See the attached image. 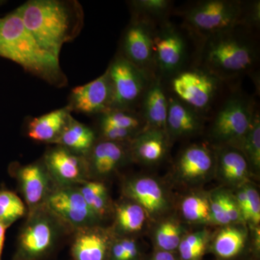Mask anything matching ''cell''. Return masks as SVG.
I'll return each instance as SVG.
<instances>
[{
    "label": "cell",
    "mask_w": 260,
    "mask_h": 260,
    "mask_svg": "<svg viewBox=\"0 0 260 260\" xmlns=\"http://www.w3.org/2000/svg\"><path fill=\"white\" fill-rule=\"evenodd\" d=\"M16 10L41 47L58 58L65 43L77 37L83 22L76 2L31 0Z\"/></svg>",
    "instance_id": "obj_1"
},
{
    "label": "cell",
    "mask_w": 260,
    "mask_h": 260,
    "mask_svg": "<svg viewBox=\"0 0 260 260\" xmlns=\"http://www.w3.org/2000/svg\"><path fill=\"white\" fill-rule=\"evenodd\" d=\"M0 56L52 85H66L59 58L41 47L15 10L0 18Z\"/></svg>",
    "instance_id": "obj_2"
},
{
    "label": "cell",
    "mask_w": 260,
    "mask_h": 260,
    "mask_svg": "<svg viewBox=\"0 0 260 260\" xmlns=\"http://www.w3.org/2000/svg\"><path fill=\"white\" fill-rule=\"evenodd\" d=\"M241 27L204 39L201 50L203 69L223 80L250 71L257 62V46Z\"/></svg>",
    "instance_id": "obj_3"
},
{
    "label": "cell",
    "mask_w": 260,
    "mask_h": 260,
    "mask_svg": "<svg viewBox=\"0 0 260 260\" xmlns=\"http://www.w3.org/2000/svg\"><path fill=\"white\" fill-rule=\"evenodd\" d=\"M66 224L46 204L30 211L12 260H47L55 254Z\"/></svg>",
    "instance_id": "obj_4"
},
{
    "label": "cell",
    "mask_w": 260,
    "mask_h": 260,
    "mask_svg": "<svg viewBox=\"0 0 260 260\" xmlns=\"http://www.w3.org/2000/svg\"><path fill=\"white\" fill-rule=\"evenodd\" d=\"M247 8L248 4L236 0L198 2L184 12V25L204 39L236 27H246Z\"/></svg>",
    "instance_id": "obj_5"
},
{
    "label": "cell",
    "mask_w": 260,
    "mask_h": 260,
    "mask_svg": "<svg viewBox=\"0 0 260 260\" xmlns=\"http://www.w3.org/2000/svg\"><path fill=\"white\" fill-rule=\"evenodd\" d=\"M256 113L250 98L237 94L228 99L210 127V138L215 146H231L239 150Z\"/></svg>",
    "instance_id": "obj_6"
},
{
    "label": "cell",
    "mask_w": 260,
    "mask_h": 260,
    "mask_svg": "<svg viewBox=\"0 0 260 260\" xmlns=\"http://www.w3.org/2000/svg\"><path fill=\"white\" fill-rule=\"evenodd\" d=\"M112 84V109L131 111L140 104L153 75L119 56L107 69Z\"/></svg>",
    "instance_id": "obj_7"
},
{
    "label": "cell",
    "mask_w": 260,
    "mask_h": 260,
    "mask_svg": "<svg viewBox=\"0 0 260 260\" xmlns=\"http://www.w3.org/2000/svg\"><path fill=\"white\" fill-rule=\"evenodd\" d=\"M172 78L175 97L200 114L213 104L222 82L203 68L182 70Z\"/></svg>",
    "instance_id": "obj_8"
},
{
    "label": "cell",
    "mask_w": 260,
    "mask_h": 260,
    "mask_svg": "<svg viewBox=\"0 0 260 260\" xmlns=\"http://www.w3.org/2000/svg\"><path fill=\"white\" fill-rule=\"evenodd\" d=\"M187 57V47L184 36L177 27L164 22L155 29L153 37L154 68L157 76L173 77L183 70Z\"/></svg>",
    "instance_id": "obj_9"
},
{
    "label": "cell",
    "mask_w": 260,
    "mask_h": 260,
    "mask_svg": "<svg viewBox=\"0 0 260 260\" xmlns=\"http://www.w3.org/2000/svg\"><path fill=\"white\" fill-rule=\"evenodd\" d=\"M45 204L67 225L76 230L97 225L100 221L74 186H59L51 191Z\"/></svg>",
    "instance_id": "obj_10"
},
{
    "label": "cell",
    "mask_w": 260,
    "mask_h": 260,
    "mask_svg": "<svg viewBox=\"0 0 260 260\" xmlns=\"http://www.w3.org/2000/svg\"><path fill=\"white\" fill-rule=\"evenodd\" d=\"M123 193L126 199L142 207L152 220L160 218L170 208V199L165 188L149 176L130 179L123 186Z\"/></svg>",
    "instance_id": "obj_11"
},
{
    "label": "cell",
    "mask_w": 260,
    "mask_h": 260,
    "mask_svg": "<svg viewBox=\"0 0 260 260\" xmlns=\"http://www.w3.org/2000/svg\"><path fill=\"white\" fill-rule=\"evenodd\" d=\"M154 32L155 28L152 22L136 18L126 28L122 44L123 56L135 66L151 75L155 70L153 61Z\"/></svg>",
    "instance_id": "obj_12"
},
{
    "label": "cell",
    "mask_w": 260,
    "mask_h": 260,
    "mask_svg": "<svg viewBox=\"0 0 260 260\" xmlns=\"http://www.w3.org/2000/svg\"><path fill=\"white\" fill-rule=\"evenodd\" d=\"M44 164L50 177L60 186L83 184L90 174L86 157L77 155L60 145L48 150Z\"/></svg>",
    "instance_id": "obj_13"
},
{
    "label": "cell",
    "mask_w": 260,
    "mask_h": 260,
    "mask_svg": "<svg viewBox=\"0 0 260 260\" xmlns=\"http://www.w3.org/2000/svg\"><path fill=\"white\" fill-rule=\"evenodd\" d=\"M215 149L204 143L186 147L178 157L175 174L186 184H198L206 181L215 171Z\"/></svg>",
    "instance_id": "obj_14"
},
{
    "label": "cell",
    "mask_w": 260,
    "mask_h": 260,
    "mask_svg": "<svg viewBox=\"0 0 260 260\" xmlns=\"http://www.w3.org/2000/svg\"><path fill=\"white\" fill-rule=\"evenodd\" d=\"M112 104V84L107 70L97 79L73 89L68 107L71 111L91 115L109 112Z\"/></svg>",
    "instance_id": "obj_15"
},
{
    "label": "cell",
    "mask_w": 260,
    "mask_h": 260,
    "mask_svg": "<svg viewBox=\"0 0 260 260\" xmlns=\"http://www.w3.org/2000/svg\"><path fill=\"white\" fill-rule=\"evenodd\" d=\"M114 238L112 232L99 225L78 229L72 242V259L109 260Z\"/></svg>",
    "instance_id": "obj_16"
},
{
    "label": "cell",
    "mask_w": 260,
    "mask_h": 260,
    "mask_svg": "<svg viewBox=\"0 0 260 260\" xmlns=\"http://www.w3.org/2000/svg\"><path fill=\"white\" fill-rule=\"evenodd\" d=\"M16 177L30 211L45 204L51 192V177L44 162L19 167L16 170Z\"/></svg>",
    "instance_id": "obj_17"
},
{
    "label": "cell",
    "mask_w": 260,
    "mask_h": 260,
    "mask_svg": "<svg viewBox=\"0 0 260 260\" xmlns=\"http://www.w3.org/2000/svg\"><path fill=\"white\" fill-rule=\"evenodd\" d=\"M169 142L165 130L144 128L129 142L130 157L144 165L159 164L167 155Z\"/></svg>",
    "instance_id": "obj_18"
},
{
    "label": "cell",
    "mask_w": 260,
    "mask_h": 260,
    "mask_svg": "<svg viewBox=\"0 0 260 260\" xmlns=\"http://www.w3.org/2000/svg\"><path fill=\"white\" fill-rule=\"evenodd\" d=\"M202 114L177 97L169 98L166 132L169 140L189 138L203 129Z\"/></svg>",
    "instance_id": "obj_19"
},
{
    "label": "cell",
    "mask_w": 260,
    "mask_h": 260,
    "mask_svg": "<svg viewBox=\"0 0 260 260\" xmlns=\"http://www.w3.org/2000/svg\"><path fill=\"white\" fill-rule=\"evenodd\" d=\"M215 171L220 180L238 188L249 182L250 167L240 150L231 146H215Z\"/></svg>",
    "instance_id": "obj_20"
},
{
    "label": "cell",
    "mask_w": 260,
    "mask_h": 260,
    "mask_svg": "<svg viewBox=\"0 0 260 260\" xmlns=\"http://www.w3.org/2000/svg\"><path fill=\"white\" fill-rule=\"evenodd\" d=\"M141 117L145 129L165 130L169 110V98L167 96L161 78L154 76L145 90L141 101Z\"/></svg>",
    "instance_id": "obj_21"
},
{
    "label": "cell",
    "mask_w": 260,
    "mask_h": 260,
    "mask_svg": "<svg viewBox=\"0 0 260 260\" xmlns=\"http://www.w3.org/2000/svg\"><path fill=\"white\" fill-rule=\"evenodd\" d=\"M88 156L90 174L103 177L115 172L130 155L129 148H126L122 143L102 140L95 143Z\"/></svg>",
    "instance_id": "obj_22"
},
{
    "label": "cell",
    "mask_w": 260,
    "mask_h": 260,
    "mask_svg": "<svg viewBox=\"0 0 260 260\" xmlns=\"http://www.w3.org/2000/svg\"><path fill=\"white\" fill-rule=\"evenodd\" d=\"M248 241L244 224L225 225L212 239L209 249L217 260H235L245 250Z\"/></svg>",
    "instance_id": "obj_23"
},
{
    "label": "cell",
    "mask_w": 260,
    "mask_h": 260,
    "mask_svg": "<svg viewBox=\"0 0 260 260\" xmlns=\"http://www.w3.org/2000/svg\"><path fill=\"white\" fill-rule=\"evenodd\" d=\"M71 112L68 106L34 118L29 123L28 136L35 141L55 143L69 121Z\"/></svg>",
    "instance_id": "obj_24"
},
{
    "label": "cell",
    "mask_w": 260,
    "mask_h": 260,
    "mask_svg": "<svg viewBox=\"0 0 260 260\" xmlns=\"http://www.w3.org/2000/svg\"><path fill=\"white\" fill-rule=\"evenodd\" d=\"M55 143L77 155L87 157L95 144V135L93 129L71 116Z\"/></svg>",
    "instance_id": "obj_25"
},
{
    "label": "cell",
    "mask_w": 260,
    "mask_h": 260,
    "mask_svg": "<svg viewBox=\"0 0 260 260\" xmlns=\"http://www.w3.org/2000/svg\"><path fill=\"white\" fill-rule=\"evenodd\" d=\"M148 215L135 202L128 200L116 205L114 211V232L120 237L135 234L144 227Z\"/></svg>",
    "instance_id": "obj_26"
},
{
    "label": "cell",
    "mask_w": 260,
    "mask_h": 260,
    "mask_svg": "<svg viewBox=\"0 0 260 260\" xmlns=\"http://www.w3.org/2000/svg\"><path fill=\"white\" fill-rule=\"evenodd\" d=\"M184 235L185 230L180 222L173 218L162 220L154 232L155 250L177 252Z\"/></svg>",
    "instance_id": "obj_27"
},
{
    "label": "cell",
    "mask_w": 260,
    "mask_h": 260,
    "mask_svg": "<svg viewBox=\"0 0 260 260\" xmlns=\"http://www.w3.org/2000/svg\"><path fill=\"white\" fill-rule=\"evenodd\" d=\"M210 242L211 234L206 229L185 234L177 251L179 260H203Z\"/></svg>",
    "instance_id": "obj_28"
},
{
    "label": "cell",
    "mask_w": 260,
    "mask_h": 260,
    "mask_svg": "<svg viewBox=\"0 0 260 260\" xmlns=\"http://www.w3.org/2000/svg\"><path fill=\"white\" fill-rule=\"evenodd\" d=\"M78 188L87 204L100 220L107 215L110 210V200L107 186L100 181H85Z\"/></svg>",
    "instance_id": "obj_29"
},
{
    "label": "cell",
    "mask_w": 260,
    "mask_h": 260,
    "mask_svg": "<svg viewBox=\"0 0 260 260\" xmlns=\"http://www.w3.org/2000/svg\"><path fill=\"white\" fill-rule=\"evenodd\" d=\"M181 212L186 221L193 223H211L208 195L193 193L181 201Z\"/></svg>",
    "instance_id": "obj_30"
},
{
    "label": "cell",
    "mask_w": 260,
    "mask_h": 260,
    "mask_svg": "<svg viewBox=\"0 0 260 260\" xmlns=\"http://www.w3.org/2000/svg\"><path fill=\"white\" fill-rule=\"evenodd\" d=\"M249 162V167L256 173L260 169V118L256 113L249 129L239 149Z\"/></svg>",
    "instance_id": "obj_31"
},
{
    "label": "cell",
    "mask_w": 260,
    "mask_h": 260,
    "mask_svg": "<svg viewBox=\"0 0 260 260\" xmlns=\"http://www.w3.org/2000/svg\"><path fill=\"white\" fill-rule=\"evenodd\" d=\"M26 212L22 200L13 191L0 190V221L9 227Z\"/></svg>",
    "instance_id": "obj_32"
},
{
    "label": "cell",
    "mask_w": 260,
    "mask_h": 260,
    "mask_svg": "<svg viewBox=\"0 0 260 260\" xmlns=\"http://www.w3.org/2000/svg\"><path fill=\"white\" fill-rule=\"evenodd\" d=\"M143 254L138 241L133 237H115L113 239L109 260H143Z\"/></svg>",
    "instance_id": "obj_33"
},
{
    "label": "cell",
    "mask_w": 260,
    "mask_h": 260,
    "mask_svg": "<svg viewBox=\"0 0 260 260\" xmlns=\"http://www.w3.org/2000/svg\"><path fill=\"white\" fill-rule=\"evenodd\" d=\"M130 4L136 13V18L152 22L165 18L173 3L169 0H135Z\"/></svg>",
    "instance_id": "obj_34"
},
{
    "label": "cell",
    "mask_w": 260,
    "mask_h": 260,
    "mask_svg": "<svg viewBox=\"0 0 260 260\" xmlns=\"http://www.w3.org/2000/svg\"><path fill=\"white\" fill-rule=\"evenodd\" d=\"M100 124L138 131H141L145 127L141 116L135 115L131 111L117 109H112L102 114Z\"/></svg>",
    "instance_id": "obj_35"
},
{
    "label": "cell",
    "mask_w": 260,
    "mask_h": 260,
    "mask_svg": "<svg viewBox=\"0 0 260 260\" xmlns=\"http://www.w3.org/2000/svg\"><path fill=\"white\" fill-rule=\"evenodd\" d=\"M211 223L225 226L230 225L225 213L223 202V189H218L208 195Z\"/></svg>",
    "instance_id": "obj_36"
},
{
    "label": "cell",
    "mask_w": 260,
    "mask_h": 260,
    "mask_svg": "<svg viewBox=\"0 0 260 260\" xmlns=\"http://www.w3.org/2000/svg\"><path fill=\"white\" fill-rule=\"evenodd\" d=\"M248 198V218L246 224L251 229L259 226L260 223V197L259 192L250 183L244 184Z\"/></svg>",
    "instance_id": "obj_37"
},
{
    "label": "cell",
    "mask_w": 260,
    "mask_h": 260,
    "mask_svg": "<svg viewBox=\"0 0 260 260\" xmlns=\"http://www.w3.org/2000/svg\"><path fill=\"white\" fill-rule=\"evenodd\" d=\"M103 140L116 143L131 141L140 132L138 130L123 129L106 124H100Z\"/></svg>",
    "instance_id": "obj_38"
},
{
    "label": "cell",
    "mask_w": 260,
    "mask_h": 260,
    "mask_svg": "<svg viewBox=\"0 0 260 260\" xmlns=\"http://www.w3.org/2000/svg\"><path fill=\"white\" fill-rule=\"evenodd\" d=\"M223 202L229 223L245 224L234 195L229 191L223 190Z\"/></svg>",
    "instance_id": "obj_39"
},
{
    "label": "cell",
    "mask_w": 260,
    "mask_h": 260,
    "mask_svg": "<svg viewBox=\"0 0 260 260\" xmlns=\"http://www.w3.org/2000/svg\"><path fill=\"white\" fill-rule=\"evenodd\" d=\"M148 260H179L177 252L155 250Z\"/></svg>",
    "instance_id": "obj_40"
},
{
    "label": "cell",
    "mask_w": 260,
    "mask_h": 260,
    "mask_svg": "<svg viewBox=\"0 0 260 260\" xmlns=\"http://www.w3.org/2000/svg\"><path fill=\"white\" fill-rule=\"evenodd\" d=\"M252 251L253 254L257 259L259 256L260 252V230L259 225L252 228Z\"/></svg>",
    "instance_id": "obj_41"
},
{
    "label": "cell",
    "mask_w": 260,
    "mask_h": 260,
    "mask_svg": "<svg viewBox=\"0 0 260 260\" xmlns=\"http://www.w3.org/2000/svg\"><path fill=\"white\" fill-rule=\"evenodd\" d=\"M8 227L0 221V260L3 257V248H4L5 232Z\"/></svg>",
    "instance_id": "obj_42"
}]
</instances>
